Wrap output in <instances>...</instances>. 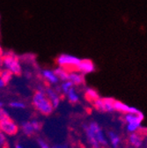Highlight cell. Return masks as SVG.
I'll return each instance as SVG.
<instances>
[{
    "mask_svg": "<svg viewBox=\"0 0 147 148\" xmlns=\"http://www.w3.org/2000/svg\"><path fill=\"white\" fill-rule=\"evenodd\" d=\"M15 148H25L21 144H16L15 145Z\"/></svg>",
    "mask_w": 147,
    "mask_h": 148,
    "instance_id": "4316f807",
    "label": "cell"
},
{
    "mask_svg": "<svg viewBox=\"0 0 147 148\" xmlns=\"http://www.w3.org/2000/svg\"><path fill=\"white\" fill-rule=\"evenodd\" d=\"M129 143L134 148H139L143 145V138L137 132L131 133L129 136Z\"/></svg>",
    "mask_w": 147,
    "mask_h": 148,
    "instance_id": "5bb4252c",
    "label": "cell"
},
{
    "mask_svg": "<svg viewBox=\"0 0 147 148\" xmlns=\"http://www.w3.org/2000/svg\"><path fill=\"white\" fill-rule=\"evenodd\" d=\"M37 144L40 148H50L51 147L43 138H39L37 139Z\"/></svg>",
    "mask_w": 147,
    "mask_h": 148,
    "instance_id": "cb8c5ba5",
    "label": "cell"
},
{
    "mask_svg": "<svg viewBox=\"0 0 147 148\" xmlns=\"http://www.w3.org/2000/svg\"><path fill=\"white\" fill-rule=\"evenodd\" d=\"M42 78L49 85H57L59 83V79L57 76V74L55 73L54 70L51 69H44L41 71Z\"/></svg>",
    "mask_w": 147,
    "mask_h": 148,
    "instance_id": "7c38bea8",
    "label": "cell"
},
{
    "mask_svg": "<svg viewBox=\"0 0 147 148\" xmlns=\"http://www.w3.org/2000/svg\"><path fill=\"white\" fill-rule=\"evenodd\" d=\"M95 70H96V66L94 63L90 59H81L79 64L76 69V71L83 74L84 76L86 75V74L94 72Z\"/></svg>",
    "mask_w": 147,
    "mask_h": 148,
    "instance_id": "30bf717a",
    "label": "cell"
},
{
    "mask_svg": "<svg viewBox=\"0 0 147 148\" xmlns=\"http://www.w3.org/2000/svg\"><path fill=\"white\" fill-rule=\"evenodd\" d=\"M9 117H10V116L7 111L4 108H0V122L5 119H7Z\"/></svg>",
    "mask_w": 147,
    "mask_h": 148,
    "instance_id": "603a6c76",
    "label": "cell"
},
{
    "mask_svg": "<svg viewBox=\"0 0 147 148\" xmlns=\"http://www.w3.org/2000/svg\"><path fill=\"white\" fill-rule=\"evenodd\" d=\"M42 127V123L36 119H33L30 121H24L21 123V131L26 136H33L36 132H40Z\"/></svg>",
    "mask_w": 147,
    "mask_h": 148,
    "instance_id": "52a82bcc",
    "label": "cell"
},
{
    "mask_svg": "<svg viewBox=\"0 0 147 148\" xmlns=\"http://www.w3.org/2000/svg\"><path fill=\"white\" fill-rule=\"evenodd\" d=\"M3 105H4L3 102H2L1 101H0V108H3Z\"/></svg>",
    "mask_w": 147,
    "mask_h": 148,
    "instance_id": "f1b7e54d",
    "label": "cell"
},
{
    "mask_svg": "<svg viewBox=\"0 0 147 148\" xmlns=\"http://www.w3.org/2000/svg\"><path fill=\"white\" fill-rule=\"evenodd\" d=\"M114 109L115 111H117V112H121L125 114H135V115H139L142 114L141 111L132 106L127 105L126 103L120 101H115L114 102Z\"/></svg>",
    "mask_w": 147,
    "mask_h": 148,
    "instance_id": "9c48e42d",
    "label": "cell"
},
{
    "mask_svg": "<svg viewBox=\"0 0 147 148\" xmlns=\"http://www.w3.org/2000/svg\"><path fill=\"white\" fill-rule=\"evenodd\" d=\"M72 87H75V86L72 85V83L70 81H69V80L62 81V83L59 86V91L62 92V94L66 95Z\"/></svg>",
    "mask_w": 147,
    "mask_h": 148,
    "instance_id": "d6986e66",
    "label": "cell"
},
{
    "mask_svg": "<svg viewBox=\"0 0 147 148\" xmlns=\"http://www.w3.org/2000/svg\"><path fill=\"white\" fill-rule=\"evenodd\" d=\"M55 73L57 74V76L59 79V81H65V80H68V77H69V71L64 69V68H61V67H57L56 69L54 70Z\"/></svg>",
    "mask_w": 147,
    "mask_h": 148,
    "instance_id": "ac0fdd59",
    "label": "cell"
},
{
    "mask_svg": "<svg viewBox=\"0 0 147 148\" xmlns=\"http://www.w3.org/2000/svg\"><path fill=\"white\" fill-rule=\"evenodd\" d=\"M68 80L72 83L74 86H81L85 83V76L78 71H71L69 72V77Z\"/></svg>",
    "mask_w": 147,
    "mask_h": 148,
    "instance_id": "4fadbf2b",
    "label": "cell"
},
{
    "mask_svg": "<svg viewBox=\"0 0 147 148\" xmlns=\"http://www.w3.org/2000/svg\"><path fill=\"white\" fill-rule=\"evenodd\" d=\"M32 104L34 108L43 116L51 115L55 109L42 88L34 92L32 97Z\"/></svg>",
    "mask_w": 147,
    "mask_h": 148,
    "instance_id": "7a4b0ae2",
    "label": "cell"
},
{
    "mask_svg": "<svg viewBox=\"0 0 147 148\" xmlns=\"http://www.w3.org/2000/svg\"><path fill=\"white\" fill-rule=\"evenodd\" d=\"M1 57H2V52L1 49H0V65H1Z\"/></svg>",
    "mask_w": 147,
    "mask_h": 148,
    "instance_id": "83f0119b",
    "label": "cell"
},
{
    "mask_svg": "<svg viewBox=\"0 0 147 148\" xmlns=\"http://www.w3.org/2000/svg\"><path fill=\"white\" fill-rule=\"evenodd\" d=\"M12 76H13L12 74L5 69H3L0 71V78H1L6 84H8L12 80Z\"/></svg>",
    "mask_w": 147,
    "mask_h": 148,
    "instance_id": "ffe728a7",
    "label": "cell"
},
{
    "mask_svg": "<svg viewBox=\"0 0 147 148\" xmlns=\"http://www.w3.org/2000/svg\"><path fill=\"white\" fill-rule=\"evenodd\" d=\"M44 92L49 101H51L54 108H58V106L61 103V95L59 94V92L57 91V89H55L51 86H47L44 88Z\"/></svg>",
    "mask_w": 147,
    "mask_h": 148,
    "instance_id": "8fae6325",
    "label": "cell"
},
{
    "mask_svg": "<svg viewBox=\"0 0 147 148\" xmlns=\"http://www.w3.org/2000/svg\"><path fill=\"white\" fill-rule=\"evenodd\" d=\"M0 18H1V17H0Z\"/></svg>",
    "mask_w": 147,
    "mask_h": 148,
    "instance_id": "f546056e",
    "label": "cell"
},
{
    "mask_svg": "<svg viewBox=\"0 0 147 148\" xmlns=\"http://www.w3.org/2000/svg\"><path fill=\"white\" fill-rule=\"evenodd\" d=\"M65 95L67 97V100L70 103H73V104L79 102V99H80V96L79 95V92L76 91L75 87H72Z\"/></svg>",
    "mask_w": 147,
    "mask_h": 148,
    "instance_id": "e0dca14e",
    "label": "cell"
},
{
    "mask_svg": "<svg viewBox=\"0 0 147 148\" xmlns=\"http://www.w3.org/2000/svg\"><path fill=\"white\" fill-rule=\"evenodd\" d=\"M50 148H69L66 144H55Z\"/></svg>",
    "mask_w": 147,
    "mask_h": 148,
    "instance_id": "d4e9b609",
    "label": "cell"
},
{
    "mask_svg": "<svg viewBox=\"0 0 147 148\" xmlns=\"http://www.w3.org/2000/svg\"><path fill=\"white\" fill-rule=\"evenodd\" d=\"M20 131V127L11 117L0 122V132L6 136H14Z\"/></svg>",
    "mask_w": 147,
    "mask_h": 148,
    "instance_id": "ba28073f",
    "label": "cell"
},
{
    "mask_svg": "<svg viewBox=\"0 0 147 148\" xmlns=\"http://www.w3.org/2000/svg\"><path fill=\"white\" fill-rule=\"evenodd\" d=\"M107 140L112 148H119L121 145V138L120 136L114 132H109L107 134Z\"/></svg>",
    "mask_w": 147,
    "mask_h": 148,
    "instance_id": "9a60e30c",
    "label": "cell"
},
{
    "mask_svg": "<svg viewBox=\"0 0 147 148\" xmlns=\"http://www.w3.org/2000/svg\"><path fill=\"white\" fill-rule=\"evenodd\" d=\"M10 107L15 109H23L26 108V104L23 101H13L10 102Z\"/></svg>",
    "mask_w": 147,
    "mask_h": 148,
    "instance_id": "44dd1931",
    "label": "cell"
},
{
    "mask_svg": "<svg viewBox=\"0 0 147 148\" xmlns=\"http://www.w3.org/2000/svg\"><path fill=\"white\" fill-rule=\"evenodd\" d=\"M81 59L74 55L70 54H61L58 56L56 62L58 67L64 68L69 71H75L79 64Z\"/></svg>",
    "mask_w": 147,
    "mask_h": 148,
    "instance_id": "277c9868",
    "label": "cell"
},
{
    "mask_svg": "<svg viewBox=\"0 0 147 148\" xmlns=\"http://www.w3.org/2000/svg\"><path fill=\"white\" fill-rule=\"evenodd\" d=\"M8 145L6 135H5L3 132H0V148H6Z\"/></svg>",
    "mask_w": 147,
    "mask_h": 148,
    "instance_id": "7402d4cb",
    "label": "cell"
},
{
    "mask_svg": "<svg viewBox=\"0 0 147 148\" xmlns=\"http://www.w3.org/2000/svg\"><path fill=\"white\" fill-rule=\"evenodd\" d=\"M1 65L4 69L9 71L12 75H21L22 66L20 58L12 52H6L1 57Z\"/></svg>",
    "mask_w": 147,
    "mask_h": 148,
    "instance_id": "3957f363",
    "label": "cell"
},
{
    "mask_svg": "<svg viewBox=\"0 0 147 148\" xmlns=\"http://www.w3.org/2000/svg\"><path fill=\"white\" fill-rule=\"evenodd\" d=\"M116 100H114L111 97H107V98H99L95 101L93 102L94 107L95 109H97L100 112L103 113H111L114 109V102Z\"/></svg>",
    "mask_w": 147,
    "mask_h": 148,
    "instance_id": "8992f818",
    "label": "cell"
},
{
    "mask_svg": "<svg viewBox=\"0 0 147 148\" xmlns=\"http://www.w3.org/2000/svg\"><path fill=\"white\" fill-rule=\"evenodd\" d=\"M84 132L86 141L91 148H100L101 146H107L108 145L107 138L98 123L91 122L85 124Z\"/></svg>",
    "mask_w": 147,
    "mask_h": 148,
    "instance_id": "6da1fadb",
    "label": "cell"
},
{
    "mask_svg": "<svg viewBox=\"0 0 147 148\" xmlns=\"http://www.w3.org/2000/svg\"><path fill=\"white\" fill-rule=\"evenodd\" d=\"M124 121L126 123V129L130 133L137 132L141 128L142 122L144 118V114L135 115V114H125Z\"/></svg>",
    "mask_w": 147,
    "mask_h": 148,
    "instance_id": "5b68a950",
    "label": "cell"
},
{
    "mask_svg": "<svg viewBox=\"0 0 147 148\" xmlns=\"http://www.w3.org/2000/svg\"><path fill=\"white\" fill-rule=\"evenodd\" d=\"M85 96L86 98V100H88L89 101L91 102H94L96 100H98L100 97V95L99 92L92 87H87L85 91Z\"/></svg>",
    "mask_w": 147,
    "mask_h": 148,
    "instance_id": "2e32d148",
    "label": "cell"
},
{
    "mask_svg": "<svg viewBox=\"0 0 147 148\" xmlns=\"http://www.w3.org/2000/svg\"><path fill=\"white\" fill-rule=\"evenodd\" d=\"M7 84L1 79V78H0V89H2V88H4L5 86H6Z\"/></svg>",
    "mask_w": 147,
    "mask_h": 148,
    "instance_id": "484cf974",
    "label": "cell"
}]
</instances>
